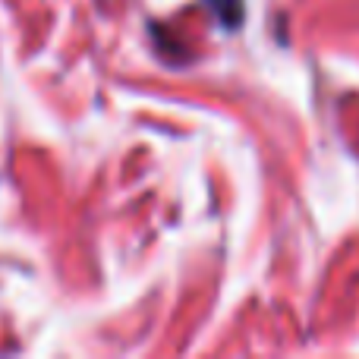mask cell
<instances>
[{
    "label": "cell",
    "mask_w": 359,
    "mask_h": 359,
    "mask_svg": "<svg viewBox=\"0 0 359 359\" xmlns=\"http://www.w3.org/2000/svg\"><path fill=\"white\" fill-rule=\"evenodd\" d=\"M208 4L221 13V19L227 25H233L236 19H240V0H208Z\"/></svg>",
    "instance_id": "6da1fadb"
}]
</instances>
